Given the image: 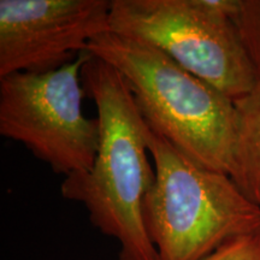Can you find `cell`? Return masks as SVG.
Masks as SVG:
<instances>
[{
	"mask_svg": "<svg viewBox=\"0 0 260 260\" xmlns=\"http://www.w3.org/2000/svg\"><path fill=\"white\" fill-rule=\"evenodd\" d=\"M82 84L96 106L99 148L89 170L64 177L61 197L82 204L90 223L118 242V260H157L144 218L155 182L148 125L122 75L93 54L82 69Z\"/></svg>",
	"mask_w": 260,
	"mask_h": 260,
	"instance_id": "1",
	"label": "cell"
},
{
	"mask_svg": "<svg viewBox=\"0 0 260 260\" xmlns=\"http://www.w3.org/2000/svg\"><path fill=\"white\" fill-rule=\"evenodd\" d=\"M87 51L122 75L149 129L198 164L232 177L237 130L233 99L157 48L115 32L95 38Z\"/></svg>",
	"mask_w": 260,
	"mask_h": 260,
	"instance_id": "2",
	"label": "cell"
},
{
	"mask_svg": "<svg viewBox=\"0 0 260 260\" xmlns=\"http://www.w3.org/2000/svg\"><path fill=\"white\" fill-rule=\"evenodd\" d=\"M155 182L144 218L157 260H203L260 230V207L229 175L203 167L148 128Z\"/></svg>",
	"mask_w": 260,
	"mask_h": 260,
	"instance_id": "3",
	"label": "cell"
},
{
	"mask_svg": "<svg viewBox=\"0 0 260 260\" xmlns=\"http://www.w3.org/2000/svg\"><path fill=\"white\" fill-rule=\"evenodd\" d=\"M239 0H111V32L157 48L230 99L259 80L233 17Z\"/></svg>",
	"mask_w": 260,
	"mask_h": 260,
	"instance_id": "4",
	"label": "cell"
},
{
	"mask_svg": "<svg viewBox=\"0 0 260 260\" xmlns=\"http://www.w3.org/2000/svg\"><path fill=\"white\" fill-rule=\"evenodd\" d=\"M89 57L86 51L56 70L0 79V134L64 177L89 170L99 148V119L84 116L82 107Z\"/></svg>",
	"mask_w": 260,
	"mask_h": 260,
	"instance_id": "5",
	"label": "cell"
},
{
	"mask_svg": "<svg viewBox=\"0 0 260 260\" xmlns=\"http://www.w3.org/2000/svg\"><path fill=\"white\" fill-rule=\"evenodd\" d=\"M109 0H0V79L70 63L111 31Z\"/></svg>",
	"mask_w": 260,
	"mask_h": 260,
	"instance_id": "6",
	"label": "cell"
},
{
	"mask_svg": "<svg viewBox=\"0 0 260 260\" xmlns=\"http://www.w3.org/2000/svg\"><path fill=\"white\" fill-rule=\"evenodd\" d=\"M237 130L232 178L260 207V76L251 92L235 100Z\"/></svg>",
	"mask_w": 260,
	"mask_h": 260,
	"instance_id": "7",
	"label": "cell"
},
{
	"mask_svg": "<svg viewBox=\"0 0 260 260\" xmlns=\"http://www.w3.org/2000/svg\"><path fill=\"white\" fill-rule=\"evenodd\" d=\"M233 21L260 76V0H239Z\"/></svg>",
	"mask_w": 260,
	"mask_h": 260,
	"instance_id": "8",
	"label": "cell"
},
{
	"mask_svg": "<svg viewBox=\"0 0 260 260\" xmlns=\"http://www.w3.org/2000/svg\"><path fill=\"white\" fill-rule=\"evenodd\" d=\"M203 260H260V230L230 240Z\"/></svg>",
	"mask_w": 260,
	"mask_h": 260,
	"instance_id": "9",
	"label": "cell"
}]
</instances>
